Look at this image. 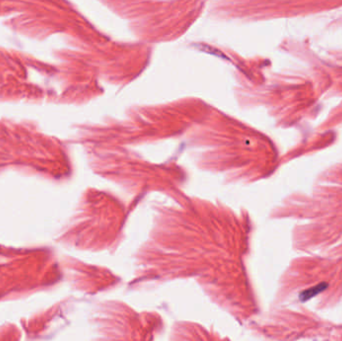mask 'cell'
I'll use <instances>...</instances> for the list:
<instances>
[{"instance_id":"obj_1","label":"cell","mask_w":342,"mask_h":341,"mask_svg":"<svg viewBox=\"0 0 342 341\" xmlns=\"http://www.w3.org/2000/svg\"><path fill=\"white\" fill-rule=\"evenodd\" d=\"M250 236L247 212L219 200L155 202L147 236L132 257L128 288L193 279L212 304L244 323L257 312L245 266Z\"/></svg>"},{"instance_id":"obj_6","label":"cell","mask_w":342,"mask_h":341,"mask_svg":"<svg viewBox=\"0 0 342 341\" xmlns=\"http://www.w3.org/2000/svg\"><path fill=\"white\" fill-rule=\"evenodd\" d=\"M43 58L0 45V99L43 98Z\"/></svg>"},{"instance_id":"obj_2","label":"cell","mask_w":342,"mask_h":341,"mask_svg":"<svg viewBox=\"0 0 342 341\" xmlns=\"http://www.w3.org/2000/svg\"><path fill=\"white\" fill-rule=\"evenodd\" d=\"M87 157L95 174L133 197L154 192L181 205L190 200L184 190L188 173L176 160L155 162L118 145H91Z\"/></svg>"},{"instance_id":"obj_4","label":"cell","mask_w":342,"mask_h":341,"mask_svg":"<svg viewBox=\"0 0 342 341\" xmlns=\"http://www.w3.org/2000/svg\"><path fill=\"white\" fill-rule=\"evenodd\" d=\"M73 238L93 252H114L124 238L131 204L107 190H88L81 201Z\"/></svg>"},{"instance_id":"obj_3","label":"cell","mask_w":342,"mask_h":341,"mask_svg":"<svg viewBox=\"0 0 342 341\" xmlns=\"http://www.w3.org/2000/svg\"><path fill=\"white\" fill-rule=\"evenodd\" d=\"M186 150L194 166L224 185H246L264 177L274 153L261 139L239 130H219L190 137Z\"/></svg>"},{"instance_id":"obj_8","label":"cell","mask_w":342,"mask_h":341,"mask_svg":"<svg viewBox=\"0 0 342 341\" xmlns=\"http://www.w3.org/2000/svg\"><path fill=\"white\" fill-rule=\"evenodd\" d=\"M169 339L173 341L226 340L228 337L221 336L217 331L197 322L180 320L172 324Z\"/></svg>"},{"instance_id":"obj_5","label":"cell","mask_w":342,"mask_h":341,"mask_svg":"<svg viewBox=\"0 0 342 341\" xmlns=\"http://www.w3.org/2000/svg\"><path fill=\"white\" fill-rule=\"evenodd\" d=\"M90 324L96 339L100 340H154L165 327L164 319L157 311H137L117 299L95 304Z\"/></svg>"},{"instance_id":"obj_7","label":"cell","mask_w":342,"mask_h":341,"mask_svg":"<svg viewBox=\"0 0 342 341\" xmlns=\"http://www.w3.org/2000/svg\"><path fill=\"white\" fill-rule=\"evenodd\" d=\"M77 269L78 287L88 294L108 292L122 284V278L105 266L79 264Z\"/></svg>"}]
</instances>
